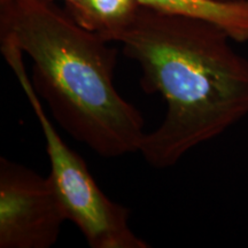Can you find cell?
I'll return each mask as SVG.
<instances>
[{"instance_id": "cell-1", "label": "cell", "mask_w": 248, "mask_h": 248, "mask_svg": "<svg viewBox=\"0 0 248 248\" xmlns=\"http://www.w3.org/2000/svg\"><path fill=\"white\" fill-rule=\"evenodd\" d=\"M231 37L198 18L140 6L111 42L140 67L141 89L160 93L166 116L145 133L138 153L157 169L175 166L192 148L248 116V60Z\"/></svg>"}, {"instance_id": "cell-2", "label": "cell", "mask_w": 248, "mask_h": 248, "mask_svg": "<svg viewBox=\"0 0 248 248\" xmlns=\"http://www.w3.org/2000/svg\"><path fill=\"white\" fill-rule=\"evenodd\" d=\"M0 35L13 37L32 60V84L57 122L104 157L138 153L145 121L117 92V49L42 0L0 5Z\"/></svg>"}, {"instance_id": "cell-3", "label": "cell", "mask_w": 248, "mask_h": 248, "mask_svg": "<svg viewBox=\"0 0 248 248\" xmlns=\"http://www.w3.org/2000/svg\"><path fill=\"white\" fill-rule=\"evenodd\" d=\"M1 53L14 71L38 120L46 141L49 179L57 191L67 221L74 223L92 248H148L150 244L131 230L129 210L102 192L80 155L59 135L33 88L23 63V52L13 37L0 35Z\"/></svg>"}, {"instance_id": "cell-4", "label": "cell", "mask_w": 248, "mask_h": 248, "mask_svg": "<svg viewBox=\"0 0 248 248\" xmlns=\"http://www.w3.org/2000/svg\"><path fill=\"white\" fill-rule=\"evenodd\" d=\"M66 213L49 177L0 159V248H49Z\"/></svg>"}, {"instance_id": "cell-5", "label": "cell", "mask_w": 248, "mask_h": 248, "mask_svg": "<svg viewBox=\"0 0 248 248\" xmlns=\"http://www.w3.org/2000/svg\"><path fill=\"white\" fill-rule=\"evenodd\" d=\"M160 13L198 18L219 27L238 43L248 42V0H137Z\"/></svg>"}, {"instance_id": "cell-6", "label": "cell", "mask_w": 248, "mask_h": 248, "mask_svg": "<svg viewBox=\"0 0 248 248\" xmlns=\"http://www.w3.org/2000/svg\"><path fill=\"white\" fill-rule=\"evenodd\" d=\"M64 5L77 24L109 43L132 22L141 6L137 0H77Z\"/></svg>"}, {"instance_id": "cell-7", "label": "cell", "mask_w": 248, "mask_h": 248, "mask_svg": "<svg viewBox=\"0 0 248 248\" xmlns=\"http://www.w3.org/2000/svg\"><path fill=\"white\" fill-rule=\"evenodd\" d=\"M42 1L54 2V1H57V0H42ZM62 1H64V4H70V2H75V1H77V0H62Z\"/></svg>"}, {"instance_id": "cell-8", "label": "cell", "mask_w": 248, "mask_h": 248, "mask_svg": "<svg viewBox=\"0 0 248 248\" xmlns=\"http://www.w3.org/2000/svg\"><path fill=\"white\" fill-rule=\"evenodd\" d=\"M8 0H0V5H2V4H5V2H7Z\"/></svg>"}]
</instances>
